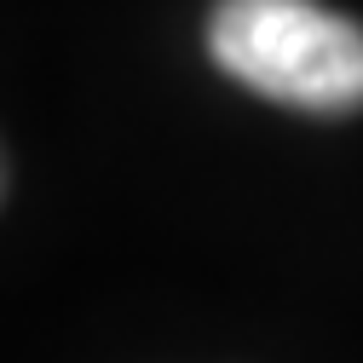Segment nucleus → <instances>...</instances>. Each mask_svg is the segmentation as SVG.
<instances>
[{"instance_id": "nucleus-1", "label": "nucleus", "mask_w": 363, "mask_h": 363, "mask_svg": "<svg viewBox=\"0 0 363 363\" xmlns=\"http://www.w3.org/2000/svg\"><path fill=\"white\" fill-rule=\"evenodd\" d=\"M208 52L271 104L311 116L363 110V29L317 0H219Z\"/></svg>"}]
</instances>
